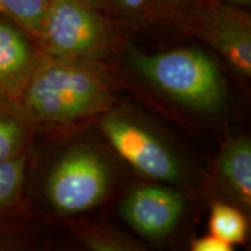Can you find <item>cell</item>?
<instances>
[{
	"label": "cell",
	"instance_id": "30bf717a",
	"mask_svg": "<svg viewBox=\"0 0 251 251\" xmlns=\"http://www.w3.org/2000/svg\"><path fill=\"white\" fill-rule=\"evenodd\" d=\"M209 228L212 235L233 246L246 240L247 222L242 213L234 207L216 202L212 207Z\"/></svg>",
	"mask_w": 251,
	"mask_h": 251
},
{
	"label": "cell",
	"instance_id": "7c38bea8",
	"mask_svg": "<svg viewBox=\"0 0 251 251\" xmlns=\"http://www.w3.org/2000/svg\"><path fill=\"white\" fill-rule=\"evenodd\" d=\"M25 166L24 156L0 162V208L12 203L17 198L23 185Z\"/></svg>",
	"mask_w": 251,
	"mask_h": 251
},
{
	"label": "cell",
	"instance_id": "52a82bcc",
	"mask_svg": "<svg viewBox=\"0 0 251 251\" xmlns=\"http://www.w3.org/2000/svg\"><path fill=\"white\" fill-rule=\"evenodd\" d=\"M211 42L238 72L251 75V34L249 27L237 19L220 17L209 34Z\"/></svg>",
	"mask_w": 251,
	"mask_h": 251
},
{
	"label": "cell",
	"instance_id": "ba28073f",
	"mask_svg": "<svg viewBox=\"0 0 251 251\" xmlns=\"http://www.w3.org/2000/svg\"><path fill=\"white\" fill-rule=\"evenodd\" d=\"M31 54L23 34L11 25L0 23V91L9 90L26 76Z\"/></svg>",
	"mask_w": 251,
	"mask_h": 251
},
{
	"label": "cell",
	"instance_id": "7a4b0ae2",
	"mask_svg": "<svg viewBox=\"0 0 251 251\" xmlns=\"http://www.w3.org/2000/svg\"><path fill=\"white\" fill-rule=\"evenodd\" d=\"M131 59L150 83L190 107L214 112L224 105V81L214 63L202 52L183 49L152 56L134 52Z\"/></svg>",
	"mask_w": 251,
	"mask_h": 251
},
{
	"label": "cell",
	"instance_id": "8992f818",
	"mask_svg": "<svg viewBox=\"0 0 251 251\" xmlns=\"http://www.w3.org/2000/svg\"><path fill=\"white\" fill-rule=\"evenodd\" d=\"M179 194L156 186L134 190L122 205V214L134 229L147 237L158 238L174 229L183 212Z\"/></svg>",
	"mask_w": 251,
	"mask_h": 251
},
{
	"label": "cell",
	"instance_id": "5bb4252c",
	"mask_svg": "<svg viewBox=\"0 0 251 251\" xmlns=\"http://www.w3.org/2000/svg\"><path fill=\"white\" fill-rule=\"evenodd\" d=\"M233 248L221 238L211 235L202 238H198L192 242V250L194 251H230Z\"/></svg>",
	"mask_w": 251,
	"mask_h": 251
},
{
	"label": "cell",
	"instance_id": "9a60e30c",
	"mask_svg": "<svg viewBox=\"0 0 251 251\" xmlns=\"http://www.w3.org/2000/svg\"><path fill=\"white\" fill-rule=\"evenodd\" d=\"M118 2L121 6H124L125 8L131 9V11H135V9H139L142 7L146 0H118Z\"/></svg>",
	"mask_w": 251,
	"mask_h": 251
},
{
	"label": "cell",
	"instance_id": "6da1fadb",
	"mask_svg": "<svg viewBox=\"0 0 251 251\" xmlns=\"http://www.w3.org/2000/svg\"><path fill=\"white\" fill-rule=\"evenodd\" d=\"M107 92L93 74L78 65L47 61L27 85L25 102L31 114L48 122H67L99 111Z\"/></svg>",
	"mask_w": 251,
	"mask_h": 251
},
{
	"label": "cell",
	"instance_id": "8fae6325",
	"mask_svg": "<svg viewBox=\"0 0 251 251\" xmlns=\"http://www.w3.org/2000/svg\"><path fill=\"white\" fill-rule=\"evenodd\" d=\"M49 2L50 0H0V13L41 36Z\"/></svg>",
	"mask_w": 251,
	"mask_h": 251
},
{
	"label": "cell",
	"instance_id": "277c9868",
	"mask_svg": "<svg viewBox=\"0 0 251 251\" xmlns=\"http://www.w3.org/2000/svg\"><path fill=\"white\" fill-rule=\"evenodd\" d=\"M102 35L99 19L80 0H50L41 33L50 55H89L98 48Z\"/></svg>",
	"mask_w": 251,
	"mask_h": 251
},
{
	"label": "cell",
	"instance_id": "2e32d148",
	"mask_svg": "<svg viewBox=\"0 0 251 251\" xmlns=\"http://www.w3.org/2000/svg\"><path fill=\"white\" fill-rule=\"evenodd\" d=\"M228 1L237 2V4H246V2H249V0H228Z\"/></svg>",
	"mask_w": 251,
	"mask_h": 251
},
{
	"label": "cell",
	"instance_id": "9c48e42d",
	"mask_svg": "<svg viewBox=\"0 0 251 251\" xmlns=\"http://www.w3.org/2000/svg\"><path fill=\"white\" fill-rule=\"evenodd\" d=\"M220 171L242 201H251V146L246 139L228 144L220 157Z\"/></svg>",
	"mask_w": 251,
	"mask_h": 251
},
{
	"label": "cell",
	"instance_id": "4fadbf2b",
	"mask_svg": "<svg viewBox=\"0 0 251 251\" xmlns=\"http://www.w3.org/2000/svg\"><path fill=\"white\" fill-rule=\"evenodd\" d=\"M24 129L13 118L0 115V162L18 157L24 146Z\"/></svg>",
	"mask_w": 251,
	"mask_h": 251
},
{
	"label": "cell",
	"instance_id": "3957f363",
	"mask_svg": "<svg viewBox=\"0 0 251 251\" xmlns=\"http://www.w3.org/2000/svg\"><path fill=\"white\" fill-rule=\"evenodd\" d=\"M109 170L105 162L86 149H77L63 157L47 183L52 206L63 213L86 211L107 192Z\"/></svg>",
	"mask_w": 251,
	"mask_h": 251
},
{
	"label": "cell",
	"instance_id": "5b68a950",
	"mask_svg": "<svg viewBox=\"0 0 251 251\" xmlns=\"http://www.w3.org/2000/svg\"><path fill=\"white\" fill-rule=\"evenodd\" d=\"M101 126L112 146L137 171L159 180L179 179L178 159L146 129L115 115L106 117Z\"/></svg>",
	"mask_w": 251,
	"mask_h": 251
}]
</instances>
